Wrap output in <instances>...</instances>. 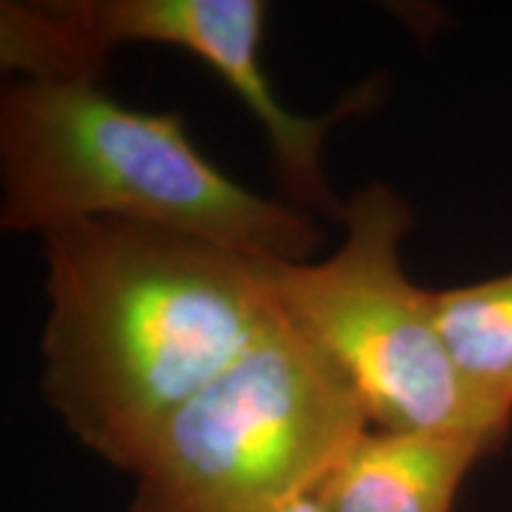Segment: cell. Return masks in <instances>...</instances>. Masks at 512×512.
Wrapping results in <instances>:
<instances>
[{
	"label": "cell",
	"instance_id": "3",
	"mask_svg": "<svg viewBox=\"0 0 512 512\" xmlns=\"http://www.w3.org/2000/svg\"><path fill=\"white\" fill-rule=\"evenodd\" d=\"M347 377L280 318L164 422L131 512H283L368 430Z\"/></svg>",
	"mask_w": 512,
	"mask_h": 512
},
{
	"label": "cell",
	"instance_id": "8",
	"mask_svg": "<svg viewBox=\"0 0 512 512\" xmlns=\"http://www.w3.org/2000/svg\"><path fill=\"white\" fill-rule=\"evenodd\" d=\"M283 512H325V510H323V505L318 503L316 496H306V498H302V501L292 503L290 508H285Z\"/></svg>",
	"mask_w": 512,
	"mask_h": 512
},
{
	"label": "cell",
	"instance_id": "7",
	"mask_svg": "<svg viewBox=\"0 0 512 512\" xmlns=\"http://www.w3.org/2000/svg\"><path fill=\"white\" fill-rule=\"evenodd\" d=\"M432 302L460 377L512 418V271L432 292Z\"/></svg>",
	"mask_w": 512,
	"mask_h": 512
},
{
	"label": "cell",
	"instance_id": "6",
	"mask_svg": "<svg viewBox=\"0 0 512 512\" xmlns=\"http://www.w3.org/2000/svg\"><path fill=\"white\" fill-rule=\"evenodd\" d=\"M489 453L472 434L368 427L313 496L325 512H453L465 477Z\"/></svg>",
	"mask_w": 512,
	"mask_h": 512
},
{
	"label": "cell",
	"instance_id": "2",
	"mask_svg": "<svg viewBox=\"0 0 512 512\" xmlns=\"http://www.w3.org/2000/svg\"><path fill=\"white\" fill-rule=\"evenodd\" d=\"M0 188V226L12 233L124 219L285 264L313 261L323 242L306 211L216 169L181 114L128 107L100 79L5 83Z\"/></svg>",
	"mask_w": 512,
	"mask_h": 512
},
{
	"label": "cell",
	"instance_id": "1",
	"mask_svg": "<svg viewBox=\"0 0 512 512\" xmlns=\"http://www.w3.org/2000/svg\"><path fill=\"white\" fill-rule=\"evenodd\" d=\"M43 394L133 472L164 422L280 323L268 264L178 230L86 219L43 233Z\"/></svg>",
	"mask_w": 512,
	"mask_h": 512
},
{
	"label": "cell",
	"instance_id": "5",
	"mask_svg": "<svg viewBox=\"0 0 512 512\" xmlns=\"http://www.w3.org/2000/svg\"><path fill=\"white\" fill-rule=\"evenodd\" d=\"M50 5L76 48L102 67L121 43H162L202 60L266 131L275 174L290 204L306 214L342 219L344 204L323 174V140L339 119L373 102L375 86L366 83L320 117L287 110L261 64L264 0H50Z\"/></svg>",
	"mask_w": 512,
	"mask_h": 512
},
{
	"label": "cell",
	"instance_id": "4",
	"mask_svg": "<svg viewBox=\"0 0 512 512\" xmlns=\"http://www.w3.org/2000/svg\"><path fill=\"white\" fill-rule=\"evenodd\" d=\"M342 247L323 261H271L280 316L347 377L368 425L387 432H458L494 451L512 418L467 387L441 337L432 290L403 273L399 247L413 211L373 183L344 202Z\"/></svg>",
	"mask_w": 512,
	"mask_h": 512
}]
</instances>
